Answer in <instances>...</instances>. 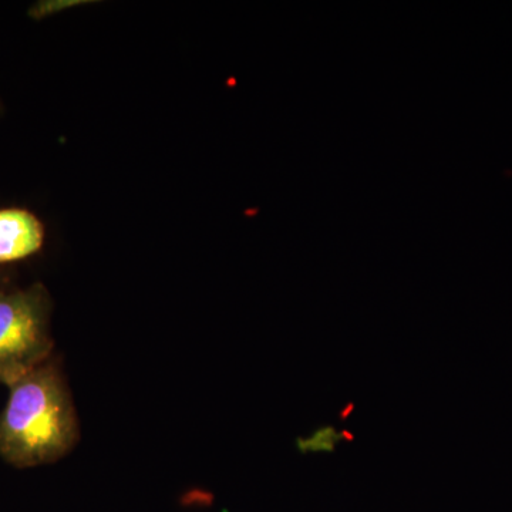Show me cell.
<instances>
[{
	"mask_svg": "<svg viewBox=\"0 0 512 512\" xmlns=\"http://www.w3.org/2000/svg\"><path fill=\"white\" fill-rule=\"evenodd\" d=\"M0 413V457L18 468L45 466L67 456L79 440L69 386L53 357L9 384Z\"/></svg>",
	"mask_w": 512,
	"mask_h": 512,
	"instance_id": "1",
	"label": "cell"
},
{
	"mask_svg": "<svg viewBox=\"0 0 512 512\" xmlns=\"http://www.w3.org/2000/svg\"><path fill=\"white\" fill-rule=\"evenodd\" d=\"M50 312L43 285L0 288V384L9 386L52 357Z\"/></svg>",
	"mask_w": 512,
	"mask_h": 512,
	"instance_id": "2",
	"label": "cell"
},
{
	"mask_svg": "<svg viewBox=\"0 0 512 512\" xmlns=\"http://www.w3.org/2000/svg\"><path fill=\"white\" fill-rule=\"evenodd\" d=\"M43 225L32 212L0 210V265L36 254L43 245Z\"/></svg>",
	"mask_w": 512,
	"mask_h": 512,
	"instance_id": "3",
	"label": "cell"
}]
</instances>
